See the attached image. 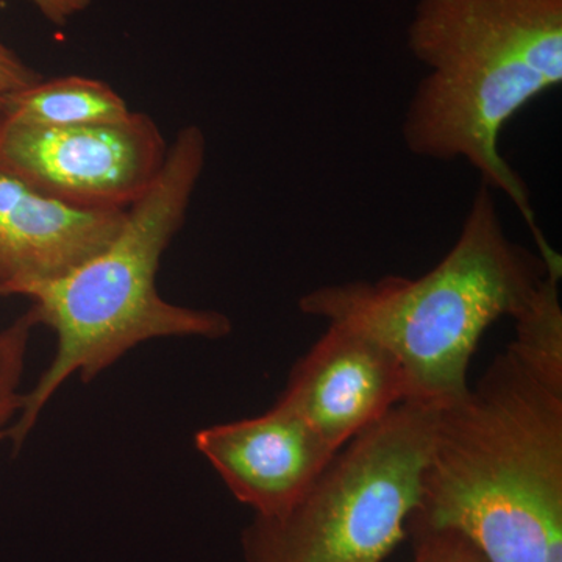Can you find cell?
Instances as JSON below:
<instances>
[{
	"label": "cell",
	"mask_w": 562,
	"mask_h": 562,
	"mask_svg": "<svg viewBox=\"0 0 562 562\" xmlns=\"http://www.w3.org/2000/svg\"><path fill=\"white\" fill-rule=\"evenodd\" d=\"M439 528L490 562H562V390L509 347L439 414L406 531Z\"/></svg>",
	"instance_id": "obj_1"
},
{
	"label": "cell",
	"mask_w": 562,
	"mask_h": 562,
	"mask_svg": "<svg viewBox=\"0 0 562 562\" xmlns=\"http://www.w3.org/2000/svg\"><path fill=\"white\" fill-rule=\"evenodd\" d=\"M408 47L427 76L403 117L406 149L471 165L482 183L508 195L536 247H546L527 183L501 154V135L562 83V0H419Z\"/></svg>",
	"instance_id": "obj_2"
},
{
	"label": "cell",
	"mask_w": 562,
	"mask_h": 562,
	"mask_svg": "<svg viewBox=\"0 0 562 562\" xmlns=\"http://www.w3.org/2000/svg\"><path fill=\"white\" fill-rule=\"evenodd\" d=\"M205 161L201 128H181L157 179L127 209L113 241L68 276L24 295L38 327L54 333L57 349L31 391L22 394L20 413L7 435L14 453L74 376L90 383L139 344L154 339L231 335L232 321L224 313L176 305L157 288L162 255L183 227Z\"/></svg>",
	"instance_id": "obj_3"
},
{
	"label": "cell",
	"mask_w": 562,
	"mask_h": 562,
	"mask_svg": "<svg viewBox=\"0 0 562 562\" xmlns=\"http://www.w3.org/2000/svg\"><path fill=\"white\" fill-rule=\"evenodd\" d=\"M560 258L543 260L503 228L494 191L482 183L449 254L419 279L387 276L325 284L299 308L327 324L368 333L390 349L406 376V401L449 405L468 391L483 333L517 316ZM405 402V401H403Z\"/></svg>",
	"instance_id": "obj_4"
},
{
	"label": "cell",
	"mask_w": 562,
	"mask_h": 562,
	"mask_svg": "<svg viewBox=\"0 0 562 562\" xmlns=\"http://www.w3.org/2000/svg\"><path fill=\"white\" fill-rule=\"evenodd\" d=\"M442 405L405 401L336 452L288 512L243 530L246 562H383L408 536Z\"/></svg>",
	"instance_id": "obj_5"
},
{
	"label": "cell",
	"mask_w": 562,
	"mask_h": 562,
	"mask_svg": "<svg viewBox=\"0 0 562 562\" xmlns=\"http://www.w3.org/2000/svg\"><path fill=\"white\" fill-rule=\"evenodd\" d=\"M169 144L147 114L69 127L0 121V169L58 201L127 210L149 190Z\"/></svg>",
	"instance_id": "obj_6"
},
{
	"label": "cell",
	"mask_w": 562,
	"mask_h": 562,
	"mask_svg": "<svg viewBox=\"0 0 562 562\" xmlns=\"http://www.w3.org/2000/svg\"><path fill=\"white\" fill-rule=\"evenodd\" d=\"M406 397L405 372L390 349L358 328L328 324L277 403L339 450Z\"/></svg>",
	"instance_id": "obj_7"
},
{
	"label": "cell",
	"mask_w": 562,
	"mask_h": 562,
	"mask_svg": "<svg viewBox=\"0 0 562 562\" xmlns=\"http://www.w3.org/2000/svg\"><path fill=\"white\" fill-rule=\"evenodd\" d=\"M194 443L236 501L257 517L288 512L338 452L279 403L250 419L202 428Z\"/></svg>",
	"instance_id": "obj_8"
},
{
	"label": "cell",
	"mask_w": 562,
	"mask_h": 562,
	"mask_svg": "<svg viewBox=\"0 0 562 562\" xmlns=\"http://www.w3.org/2000/svg\"><path fill=\"white\" fill-rule=\"evenodd\" d=\"M125 213L70 205L0 169V297L68 276L113 241Z\"/></svg>",
	"instance_id": "obj_9"
},
{
	"label": "cell",
	"mask_w": 562,
	"mask_h": 562,
	"mask_svg": "<svg viewBox=\"0 0 562 562\" xmlns=\"http://www.w3.org/2000/svg\"><path fill=\"white\" fill-rule=\"evenodd\" d=\"M124 98L109 83L90 77L40 80L0 106V121L38 127H69L131 116Z\"/></svg>",
	"instance_id": "obj_10"
},
{
	"label": "cell",
	"mask_w": 562,
	"mask_h": 562,
	"mask_svg": "<svg viewBox=\"0 0 562 562\" xmlns=\"http://www.w3.org/2000/svg\"><path fill=\"white\" fill-rule=\"evenodd\" d=\"M561 268L550 269L527 306L514 317L516 338L509 349L536 375L562 390Z\"/></svg>",
	"instance_id": "obj_11"
},
{
	"label": "cell",
	"mask_w": 562,
	"mask_h": 562,
	"mask_svg": "<svg viewBox=\"0 0 562 562\" xmlns=\"http://www.w3.org/2000/svg\"><path fill=\"white\" fill-rule=\"evenodd\" d=\"M38 327L35 314L29 308L18 319L0 330V441L20 413L22 380L31 347L33 330Z\"/></svg>",
	"instance_id": "obj_12"
},
{
	"label": "cell",
	"mask_w": 562,
	"mask_h": 562,
	"mask_svg": "<svg viewBox=\"0 0 562 562\" xmlns=\"http://www.w3.org/2000/svg\"><path fill=\"white\" fill-rule=\"evenodd\" d=\"M413 538V562H490L479 547L461 532L439 530H408Z\"/></svg>",
	"instance_id": "obj_13"
},
{
	"label": "cell",
	"mask_w": 562,
	"mask_h": 562,
	"mask_svg": "<svg viewBox=\"0 0 562 562\" xmlns=\"http://www.w3.org/2000/svg\"><path fill=\"white\" fill-rule=\"evenodd\" d=\"M43 79L38 70L29 66L16 52L0 41V106L11 95Z\"/></svg>",
	"instance_id": "obj_14"
},
{
	"label": "cell",
	"mask_w": 562,
	"mask_h": 562,
	"mask_svg": "<svg viewBox=\"0 0 562 562\" xmlns=\"http://www.w3.org/2000/svg\"><path fill=\"white\" fill-rule=\"evenodd\" d=\"M40 13L55 25H65L70 18L91 5V0H31Z\"/></svg>",
	"instance_id": "obj_15"
}]
</instances>
